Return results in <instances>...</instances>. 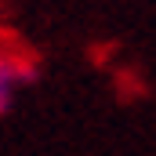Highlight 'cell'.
Listing matches in <instances>:
<instances>
[{"label":"cell","mask_w":156,"mask_h":156,"mask_svg":"<svg viewBox=\"0 0 156 156\" xmlns=\"http://www.w3.org/2000/svg\"><path fill=\"white\" fill-rule=\"evenodd\" d=\"M33 62L29 58H22V55H15V51H4L0 47V116L15 105V98H18V91L33 80Z\"/></svg>","instance_id":"obj_1"}]
</instances>
